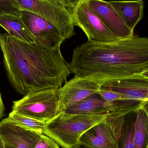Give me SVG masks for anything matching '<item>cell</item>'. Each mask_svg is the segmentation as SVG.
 <instances>
[{
    "label": "cell",
    "mask_w": 148,
    "mask_h": 148,
    "mask_svg": "<svg viewBox=\"0 0 148 148\" xmlns=\"http://www.w3.org/2000/svg\"><path fill=\"white\" fill-rule=\"evenodd\" d=\"M0 47L9 81L19 94L58 89L71 74L60 48L51 49L36 42L29 44L0 34Z\"/></svg>",
    "instance_id": "obj_1"
},
{
    "label": "cell",
    "mask_w": 148,
    "mask_h": 148,
    "mask_svg": "<svg viewBox=\"0 0 148 148\" xmlns=\"http://www.w3.org/2000/svg\"><path fill=\"white\" fill-rule=\"evenodd\" d=\"M71 73L101 86L148 70V37L133 36L110 43L88 41L74 49Z\"/></svg>",
    "instance_id": "obj_2"
},
{
    "label": "cell",
    "mask_w": 148,
    "mask_h": 148,
    "mask_svg": "<svg viewBox=\"0 0 148 148\" xmlns=\"http://www.w3.org/2000/svg\"><path fill=\"white\" fill-rule=\"evenodd\" d=\"M110 115H73L62 112L46 123L43 134L63 148H74L86 131Z\"/></svg>",
    "instance_id": "obj_3"
},
{
    "label": "cell",
    "mask_w": 148,
    "mask_h": 148,
    "mask_svg": "<svg viewBox=\"0 0 148 148\" xmlns=\"http://www.w3.org/2000/svg\"><path fill=\"white\" fill-rule=\"evenodd\" d=\"M12 112L47 123L62 112L58 89L29 93L13 102Z\"/></svg>",
    "instance_id": "obj_4"
},
{
    "label": "cell",
    "mask_w": 148,
    "mask_h": 148,
    "mask_svg": "<svg viewBox=\"0 0 148 148\" xmlns=\"http://www.w3.org/2000/svg\"><path fill=\"white\" fill-rule=\"evenodd\" d=\"M21 10L40 16L55 26L65 40L75 35L72 12L64 0H16Z\"/></svg>",
    "instance_id": "obj_5"
},
{
    "label": "cell",
    "mask_w": 148,
    "mask_h": 148,
    "mask_svg": "<svg viewBox=\"0 0 148 148\" xmlns=\"http://www.w3.org/2000/svg\"><path fill=\"white\" fill-rule=\"evenodd\" d=\"M143 101L127 100L110 102L98 93L90 95L62 111L68 114L127 115L141 108Z\"/></svg>",
    "instance_id": "obj_6"
},
{
    "label": "cell",
    "mask_w": 148,
    "mask_h": 148,
    "mask_svg": "<svg viewBox=\"0 0 148 148\" xmlns=\"http://www.w3.org/2000/svg\"><path fill=\"white\" fill-rule=\"evenodd\" d=\"M126 116H109L86 131L80 138L79 144L90 148H118Z\"/></svg>",
    "instance_id": "obj_7"
},
{
    "label": "cell",
    "mask_w": 148,
    "mask_h": 148,
    "mask_svg": "<svg viewBox=\"0 0 148 148\" xmlns=\"http://www.w3.org/2000/svg\"><path fill=\"white\" fill-rule=\"evenodd\" d=\"M75 26L84 32L88 41L110 43L121 39L114 34L90 7L87 0H78L73 10Z\"/></svg>",
    "instance_id": "obj_8"
},
{
    "label": "cell",
    "mask_w": 148,
    "mask_h": 148,
    "mask_svg": "<svg viewBox=\"0 0 148 148\" xmlns=\"http://www.w3.org/2000/svg\"><path fill=\"white\" fill-rule=\"evenodd\" d=\"M22 20L29 32L36 38V42L51 49L61 48L65 40L58 29L40 16L21 10Z\"/></svg>",
    "instance_id": "obj_9"
},
{
    "label": "cell",
    "mask_w": 148,
    "mask_h": 148,
    "mask_svg": "<svg viewBox=\"0 0 148 148\" xmlns=\"http://www.w3.org/2000/svg\"><path fill=\"white\" fill-rule=\"evenodd\" d=\"M42 134L19 126L8 118L0 122V137L3 148H35Z\"/></svg>",
    "instance_id": "obj_10"
},
{
    "label": "cell",
    "mask_w": 148,
    "mask_h": 148,
    "mask_svg": "<svg viewBox=\"0 0 148 148\" xmlns=\"http://www.w3.org/2000/svg\"><path fill=\"white\" fill-rule=\"evenodd\" d=\"M101 85L88 78L75 75L73 78L58 89L62 111L94 93H97Z\"/></svg>",
    "instance_id": "obj_11"
},
{
    "label": "cell",
    "mask_w": 148,
    "mask_h": 148,
    "mask_svg": "<svg viewBox=\"0 0 148 148\" xmlns=\"http://www.w3.org/2000/svg\"><path fill=\"white\" fill-rule=\"evenodd\" d=\"M100 89L124 95L131 100H148V79L139 74L109 81Z\"/></svg>",
    "instance_id": "obj_12"
},
{
    "label": "cell",
    "mask_w": 148,
    "mask_h": 148,
    "mask_svg": "<svg viewBox=\"0 0 148 148\" xmlns=\"http://www.w3.org/2000/svg\"><path fill=\"white\" fill-rule=\"evenodd\" d=\"M90 7L109 29L120 39L134 36L109 2L100 0H87Z\"/></svg>",
    "instance_id": "obj_13"
},
{
    "label": "cell",
    "mask_w": 148,
    "mask_h": 148,
    "mask_svg": "<svg viewBox=\"0 0 148 148\" xmlns=\"http://www.w3.org/2000/svg\"><path fill=\"white\" fill-rule=\"evenodd\" d=\"M109 3L125 24L134 31L136 26L143 17V1H110Z\"/></svg>",
    "instance_id": "obj_14"
},
{
    "label": "cell",
    "mask_w": 148,
    "mask_h": 148,
    "mask_svg": "<svg viewBox=\"0 0 148 148\" xmlns=\"http://www.w3.org/2000/svg\"><path fill=\"white\" fill-rule=\"evenodd\" d=\"M0 26L13 37L29 44L35 43L36 37L29 32L21 17L12 15L0 16Z\"/></svg>",
    "instance_id": "obj_15"
},
{
    "label": "cell",
    "mask_w": 148,
    "mask_h": 148,
    "mask_svg": "<svg viewBox=\"0 0 148 148\" xmlns=\"http://www.w3.org/2000/svg\"><path fill=\"white\" fill-rule=\"evenodd\" d=\"M134 138L136 148H147L148 144V117L141 108L136 111Z\"/></svg>",
    "instance_id": "obj_16"
},
{
    "label": "cell",
    "mask_w": 148,
    "mask_h": 148,
    "mask_svg": "<svg viewBox=\"0 0 148 148\" xmlns=\"http://www.w3.org/2000/svg\"><path fill=\"white\" fill-rule=\"evenodd\" d=\"M136 111L130 113L125 116L119 138L118 148H136L134 138Z\"/></svg>",
    "instance_id": "obj_17"
},
{
    "label": "cell",
    "mask_w": 148,
    "mask_h": 148,
    "mask_svg": "<svg viewBox=\"0 0 148 148\" xmlns=\"http://www.w3.org/2000/svg\"><path fill=\"white\" fill-rule=\"evenodd\" d=\"M8 118L17 125L27 129L42 134L45 130L46 125L45 123L21 115L12 111L10 113Z\"/></svg>",
    "instance_id": "obj_18"
},
{
    "label": "cell",
    "mask_w": 148,
    "mask_h": 148,
    "mask_svg": "<svg viewBox=\"0 0 148 148\" xmlns=\"http://www.w3.org/2000/svg\"><path fill=\"white\" fill-rule=\"evenodd\" d=\"M21 11L16 0L0 1V16L8 15L21 17Z\"/></svg>",
    "instance_id": "obj_19"
},
{
    "label": "cell",
    "mask_w": 148,
    "mask_h": 148,
    "mask_svg": "<svg viewBox=\"0 0 148 148\" xmlns=\"http://www.w3.org/2000/svg\"><path fill=\"white\" fill-rule=\"evenodd\" d=\"M97 93L103 100L110 102L122 100H131L124 95L113 91L104 90L101 89L98 90Z\"/></svg>",
    "instance_id": "obj_20"
},
{
    "label": "cell",
    "mask_w": 148,
    "mask_h": 148,
    "mask_svg": "<svg viewBox=\"0 0 148 148\" xmlns=\"http://www.w3.org/2000/svg\"><path fill=\"white\" fill-rule=\"evenodd\" d=\"M35 148H60V147L53 139L42 134Z\"/></svg>",
    "instance_id": "obj_21"
},
{
    "label": "cell",
    "mask_w": 148,
    "mask_h": 148,
    "mask_svg": "<svg viewBox=\"0 0 148 148\" xmlns=\"http://www.w3.org/2000/svg\"><path fill=\"white\" fill-rule=\"evenodd\" d=\"M4 105H3V102L1 93H0V119H1L4 116Z\"/></svg>",
    "instance_id": "obj_22"
},
{
    "label": "cell",
    "mask_w": 148,
    "mask_h": 148,
    "mask_svg": "<svg viewBox=\"0 0 148 148\" xmlns=\"http://www.w3.org/2000/svg\"><path fill=\"white\" fill-rule=\"evenodd\" d=\"M141 108L144 110L148 117V100L143 101Z\"/></svg>",
    "instance_id": "obj_23"
},
{
    "label": "cell",
    "mask_w": 148,
    "mask_h": 148,
    "mask_svg": "<svg viewBox=\"0 0 148 148\" xmlns=\"http://www.w3.org/2000/svg\"><path fill=\"white\" fill-rule=\"evenodd\" d=\"M139 75L141 76H143V77L148 78V70L144 71V72H143V73H141Z\"/></svg>",
    "instance_id": "obj_24"
},
{
    "label": "cell",
    "mask_w": 148,
    "mask_h": 148,
    "mask_svg": "<svg viewBox=\"0 0 148 148\" xmlns=\"http://www.w3.org/2000/svg\"><path fill=\"white\" fill-rule=\"evenodd\" d=\"M74 148H90L88 147H86V146H83V145H81V144H78Z\"/></svg>",
    "instance_id": "obj_25"
},
{
    "label": "cell",
    "mask_w": 148,
    "mask_h": 148,
    "mask_svg": "<svg viewBox=\"0 0 148 148\" xmlns=\"http://www.w3.org/2000/svg\"><path fill=\"white\" fill-rule=\"evenodd\" d=\"M0 148H3V144L2 141L1 137H0Z\"/></svg>",
    "instance_id": "obj_26"
},
{
    "label": "cell",
    "mask_w": 148,
    "mask_h": 148,
    "mask_svg": "<svg viewBox=\"0 0 148 148\" xmlns=\"http://www.w3.org/2000/svg\"><path fill=\"white\" fill-rule=\"evenodd\" d=\"M147 148H148V146H147Z\"/></svg>",
    "instance_id": "obj_27"
}]
</instances>
